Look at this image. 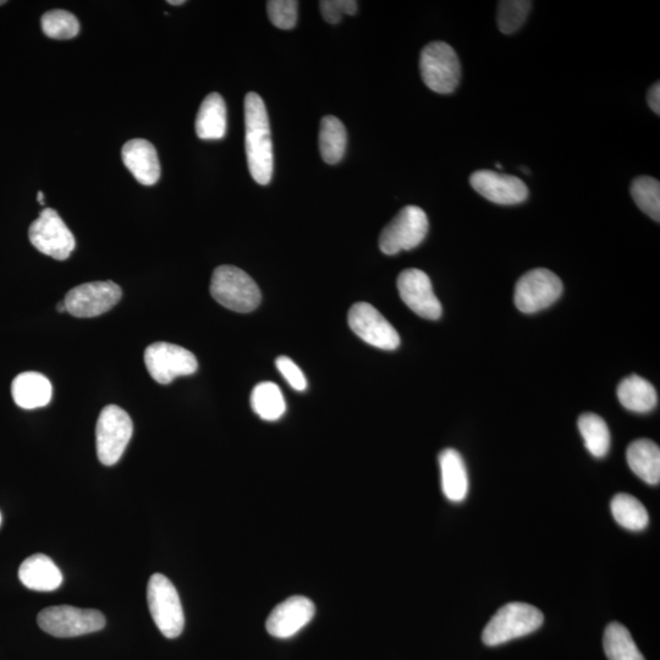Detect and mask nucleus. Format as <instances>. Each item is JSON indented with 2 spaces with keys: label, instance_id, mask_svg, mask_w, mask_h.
I'll use <instances>...</instances> for the list:
<instances>
[{
  "label": "nucleus",
  "instance_id": "9d476101",
  "mask_svg": "<svg viewBox=\"0 0 660 660\" xmlns=\"http://www.w3.org/2000/svg\"><path fill=\"white\" fill-rule=\"evenodd\" d=\"M31 244L54 260L65 261L75 250L73 233L55 209L44 208L29 229Z\"/></svg>",
  "mask_w": 660,
  "mask_h": 660
},
{
  "label": "nucleus",
  "instance_id": "b1692460",
  "mask_svg": "<svg viewBox=\"0 0 660 660\" xmlns=\"http://www.w3.org/2000/svg\"><path fill=\"white\" fill-rule=\"evenodd\" d=\"M348 145V134L343 123L333 115H327L321 121L319 129V151L323 161L337 164L344 158Z\"/></svg>",
  "mask_w": 660,
  "mask_h": 660
},
{
  "label": "nucleus",
  "instance_id": "393cba45",
  "mask_svg": "<svg viewBox=\"0 0 660 660\" xmlns=\"http://www.w3.org/2000/svg\"><path fill=\"white\" fill-rule=\"evenodd\" d=\"M251 406L253 412L264 421H277L286 411L282 390L272 382H263L253 388Z\"/></svg>",
  "mask_w": 660,
  "mask_h": 660
},
{
  "label": "nucleus",
  "instance_id": "c9c22d12",
  "mask_svg": "<svg viewBox=\"0 0 660 660\" xmlns=\"http://www.w3.org/2000/svg\"><path fill=\"white\" fill-rule=\"evenodd\" d=\"M57 310L59 313L66 312V306L64 300L59 302V304L57 305Z\"/></svg>",
  "mask_w": 660,
  "mask_h": 660
},
{
  "label": "nucleus",
  "instance_id": "4be33fe9",
  "mask_svg": "<svg viewBox=\"0 0 660 660\" xmlns=\"http://www.w3.org/2000/svg\"><path fill=\"white\" fill-rule=\"evenodd\" d=\"M627 464L635 475L651 486L660 482V449L649 439H637L626 451Z\"/></svg>",
  "mask_w": 660,
  "mask_h": 660
},
{
  "label": "nucleus",
  "instance_id": "58836bf2",
  "mask_svg": "<svg viewBox=\"0 0 660 660\" xmlns=\"http://www.w3.org/2000/svg\"><path fill=\"white\" fill-rule=\"evenodd\" d=\"M5 3H7V2H5V0H0V5H3Z\"/></svg>",
  "mask_w": 660,
  "mask_h": 660
},
{
  "label": "nucleus",
  "instance_id": "0eeeda50",
  "mask_svg": "<svg viewBox=\"0 0 660 660\" xmlns=\"http://www.w3.org/2000/svg\"><path fill=\"white\" fill-rule=\"evenodd\" d=\"M132 433H134V425L128 412L117 405L104 407L96 427L99 461L106 466L117 464L130 443Z\"/></svg>",
  "mask_w": 660,
  "mask_h": 660
},
{
  "label": "nucleus",
  "instance_id": "4468645a",
  "mask_svg": "<svg viewBox=\"0 0 660 660\" xmlns=\"http://www.w3.org/2000/svg\"><path fill=\"white\" fill-rule=\"evenodd\" d=\"M398 290L401 300L416 315L432 321L442 316L443 308L434 294L431 279L421 269L410 268L401 272Z\"/></svg>",
  "mask_w": 660,
  "mask_h": 660
},
{
  "label": "nucleus",
  "instance_id": "f257e3e1",
  "mask_svg": "<svg viewBox=\"0 0 660 660\" xmlns=\"http://www.w3.org/2000/svg\"><path fill=\"white\" fill-rule=\"evenodd\" d=\"M245 146L250 174L257 184L271 183L273 143L268 112L263 99L255 92L245 97Z\"/></svg>",
  "mask_w": 660,
  "mask_h": 660
},
{
  "label": "nucleus",
  "instance_id": "f704fd0d",
  "mask_svg": "<svg viewBox=\"0 0 660 660\" xmlns=\"http://www.w3.org/2000/svg\"><path fill=\"white\" fill-rule=\"evenodd\" d=\"M648 104L649 107L657 115L660 114V85L656 82L648 91Z\"/></svg>",
  "mask_w": 660,
  "mask_h": 660
},
{
  "label": "nucleus",
  "instance_id": "e433bc0d",
  "mask_svg": "<svg viewBox=\"0 0 660 660\" xmlns=\"http://www.w3.org/2000/svg\"><path fill=\"white\" fill-rule=\"evenodd\" d=\"M185 3V0H169L168 2V4L175 5V7H179V5H183Z\"/></svg>",
  "mask_w": 660,
  "mask_h": 660
},
{
  "label": "nucleus",
  "instance_id": "c85d7f7f",
  "mask_svg": "<svg viewBox=\"0 0 660 660\" xmlns=\"http://www.w3.org/2000/svg\"><path fill=\"white\" fill-rule=\"evenodd\" d=\"M631 195L638 208L648 217L659 223L660 220V184L651 176H640L632 181Z\"/></svg>",
  "mask_w": 660,
  "mask_h": 660
},
{
  "label": "nucleus",
  "instance_id": "dca6fc26",
  "mask_svg": "<svg viewBox=\"0 0 660 660\" xmlns=\"http://www.w3.org/2000/svg\"><path fill=\"white\" fill-rule=\"evenodd\" d=\"M316 605L304 596H294L277 605L269 614L266 627L269 635L290 638L315 618Z\"/></svg>",
  "mask_w": 660,
  "mask_h": 660
},
{
  "label": "nucleus",
  "instance_id": "423d86ee",
  "mask_svg": "<svg viewBox=\"0 0 660 660\" xmlns=\"http://www.w3.org/2000/svg\"><path fill=\"white\" fill-rule=\"evenodd\" d=\"M420 70L426 86L440 95H449L459 86L460 60L454 48L448 43L427 44L421 53Z\"/></svg>",
  "mask_w": 660,
  "mask_h": 660
},
{
  "label": "nucleus",
  "instance_id": "a878e982",
  "mask_svg": "<svg viewBox=\"0 0 660 660\" xmlns=\"http://www.w3.org/2000/svg\"><path fill=\"white\" fill-rule=\"evenodd\" d=\"M603 646L608 660H646L630 631L620 623H612L607 626Z\"/></svg>",
  "mask_w": 660,
  "mask_h": 660
},
{
  "label": "nucleus",
  "instance_id": "aec40b11",
  "mask_svg": "<svg viewBox=\"0 0 660 660\" xmlns=\"http://www.w3.org/2000/svg\"><path fill=\"white\" fill-rule=\"evenodd\" d=\"M440 477L445 497L450 502H464L469 493V475L459 451L445 449L439 454Z\"/></svg>",
  "mask_w": 660,
  "mask_h": 660
},
{
  "label": "nucleus",
  "instance_id": "cd10ccee",
  "mask_svg": "<svg viewBox=\"0 0 660 660\" xmlns=\"http://www.w3.org/2000/svg\"><path fill=\"white\" fill-rule=\"evenodd\" d=\"M579 429L585 447L594 458H604L610 448V433L607 423L596 414H583L579 418Z\"/></svg>",
  "mask_w": 660,
  "mask_h": 660
},
{
  "label": "nucleus",
  "instance_id": "ddd939ff",
  "mask_svg": "<svg viewBox=\"0 0 660 660\" xmlns=\"http://www.w3.org/2000/svg\"><path fill=\"white\" fill-rule=\"evenodd\" d=\"M349 326L365 343L382 350H395L400 345V335L388 319L367 302H357L350 308Z\"/></svg>",
  "mask_w": 660,
  "mask_h": 660
},
{
  "label": "nucleus",
  "instance_id": "bb28decb",
  "mask_svg": "<svg viewBox=\"0 0 660 660\" xmlns=\"http://www.w3.org/2000/svg\"><path fill=\"white\" fill-rule=\"evenodd\" d=\"M610 508L615 521L626 530L642 531L648 526L649 516L645 505L630 494H616Z\"/></svg>",
  "mask_w": 660,
  "mask_h": 660
},
{
  "label": "nucleus",
  "instance_id": "2eb2a0df",
  "mask_svg": "<svg viewBox=\"0 0 660 660\" xmlns=\"http://www.w3.org/2000/svg\"><path fill=\"white\" fill-rule=\"evenodd\" d=\"M470 183L477 194L497 205H519L528 197V189L524 181L516 176L493 172V170H477L471 175Z\"/></svg>",
  "mask_w": 660,
  "mask_h": 660
},
{
  "label": "nucleus",
  "instance_id": "2f4dec72",
  "mask_svg": "<svg viewBox=\"0 0 660 660\" xmlns=\"http://www.w3.org/2000/svg\"><path fill=\"white\" fill-rule=\"evenodd\" d=\"M268 18L278 29H294L299 3L296 0H271L267 3Z\"/></svg>",
  "mask_w": 660,
  "mask_h": 660
},
{
  "label": "nucleus",
  "instance_id": "72a5a7b5",
  "mask_svg": "<svg viewBox=\"0 0 660 660\" xmlns=\"http://www.w3.org/2000/svg\"><path fill=\"white\" fill-rule=\"evenodd\" d=\"M275 365H277L278 371L282 373V376L291 388L297 390V392H304L306 390L307 381L305 374L293 360L286 356H280L275 361Z\"/></svg>",
  "mask_w": 660,
  "mask_h": 660
},
{
  "label": "nucleus",
  "instance_id": "6e6552de",
  "mask_svg": "<svg viewBox=\"0 0 660 660\" xmlns=\"http://www.w3.org/2000/svg\"><path fill=\"white\" fill-rule=\"evenodd\" d=\"M428 229L425 211L417 206H407L383 229L379 236V249L388 256L415 249L426 239Z\"/></svg>",
  "mask_w": 660,
  "mask_h": 660
},
{
  "label": "nucleus",
  "instance_id": "f8f14e48",
  "mask_svg": "<svg viewBox=\"0 0 660 660\" xmlns=\"http://www.w3.org/2000/svg\"><path fill=\"white\" fill-rule=\"evenodd\" d=\"M123 296L118 284L107 282L85 283L73 288L66 294L64 302L66 312L77 318H93L112 310Z\"/></svg>",
  "mask_w": 660,
  "mask_h": 660
},
{
  "label": "nucleus",
  "instance_id": "412c9836",
  "mask_svg": "<svg viewBox=\"0 0 660 660\" xmlns=\"http://www.w3.org/2000/svg\"><path fill=\"white\" fill-rule=\"evenodd\" d=\"M228 114L224 98L217 92L203 99L196 118V134L201 140L217 141L227 134Z\"/></svg>",
  "mask_w": 660,
  "mask_h": 660
},
{
  "label": "nucleus",
  "instance_id": "1a4fd4ad",
  "mask_svg": "<svg viewBox=\"0 0 660 660\" xmlns=\"http://www.w3.org/2000/svg\"><path fill=\"white\" fill-rule=\"evenodd\" d=\"M563 283L557 274L536 268L522 275L515 286V305L521 312L536 313L552 306L563 294Z\"/></svg>",
  "mask_w": 660,
  "mask_h": 660
},
{
  "label": "nucleus",
  "instance_id": "7c9ffc66",
  "mask_svg": "<svg viewBox=\"0 0 660 660\" xmlns=\"http://www.w3.org/2000/svg\"><path fill=\"white\" fill-rule=\"evenodd\" d=\"M532 7L527 0H504L498 4V27L505 35H511L525 24Z\"/></svg>",
  "mask_w": 660,
  "mask_h": 660
},
{
  "label": "nucleus",
  "instance_id": "f3484780",
  "mask_svg": "<svg viewBox=\"0 0 660 660\" xmlns=\"http://www.w3.org/2000/svg\"><path fill=\"white\" fill-rule=\"evenodd\" d=\"M121 158L140 184L151 186L161 178V163L156 147L150 141L134 139L126 142Z\"/></svg>",
  "mask_w": 660,
  "mask_h": 660
},
{
  "label": "nucleus",
  "instance_id": "5701e85b",
  "mask_svg": "<svg viewBox=\"0 0 660 660\" xmlns=\"http://www.w3.org/2000/svg\"><path fill=\"white\" fill-rule=\"evenodd\" d=\"M618 398L625 409L637 414H646L658 404L656 388L645 378L632 374L621 381L618 387Z\"/></svg>",
  "mask_w": 660,
  "mask_h": 660
},
{
  "label": "nucleus",
  "instance_id": "f03ea898",
  "mask_svg": "<svg viewBox=\"0 0 660 660\" xmlns=\"http://www.w3.org/2000/svg\"><path fill=\"white\" fill-rule=\"evenodd\" d=\"M544 615L536 607L527 603H509L500 608L484 627V645L495 647L513 641L515 638L532 634L543 625Z\"/></svg>",
  "mask_w": 660,
  "mask_h": 660
},
{
  "label": "nucleus",
  "instance_id": "4c0bfd02",
  "mask_svg": "<svg viewBox=\"0 0 660 660\" xmlns=\"http://www.w3.org/2000/svg\"><path fill=\"white\" fill-rule=\"evenodd\" d=\"M37 201H38V203H40L41 206L44 205V194H43L42 191L38 192Z\"/></svg>",
  "mask_w": 660,
  "mask_h": 660
},
{
  "label": "nucleus",
  "instance_id": "39448f33",
  "mask_svg": "<svg viewBox=\"0 0 660 660\" xmlns=\"http://www.w3.org/2000/svg\"><path fill=\"white\" fill-rule=\"evenodd\" d=\"M37 623L49 635L69 638L101 631L106 626V618L95 609L55 605L43 609L37 616Z\"/></svg>",
  "mask_w": 660,
  "mask_h": 660
},
{
  "label": "nucleus",
  "instance_id": "a211bd4d",
  "mask_svg": "<svg viewBox=\"0 0 660 660\" xmlns=\"http://www.w3.org/2000/svg\"><path fill=\"white\" fill-rule=\"evenodd\" d=\"M19 579L32 591L52 592L62 585L63 574L47 555L35 554L21 564Z\"/></svg>",
  "mask_w": 660,
  "mask_h": 660
},
{
  "label": "nucleus",
  "instance_id": "20e7f679",
  "mask_svg": "<svg viewBox=\"0 0 660 660\" xmlns=\"http://www.w3.org/2000/svg\"><path fill=\"white\" fill-rule=\"evenodd\" d=\"M148 608L154 624L162 635L176 638L183 634L185 615L178 591L172 581L162 574H154L148 581Z\"/></svg>",
  "mask_w": 660,
  "mask_h": 660
},
{
  "label": "nucleus",
  "instance_id": "6ab92c4d",
  "mask_svg": "<svg viewBox=\"0 0 660 660\" xmlns=\"http://www.w3.org/2000/svg\"><path fill=\"white\" fill-rule=\"evenodd\" d=\"M15 404L25 410L40 409L51 403L52 383L38 372H24L15 377L11 384Z\"/></svg>",
  "mask_w": 660,
  "mask_h": 660
},
{
  "label": "nucleus",
  "instance_id": "7ed1b4c3",
  "mask_svg": "<svg viewBox=\"0 0 660 660\" xmlns=\"http://www.w3.org/2000/svg\"><path fill=\"white\" fill-rule=\"evenodd\" d=\"M211 295L218 304L238 313L255 311L261 304V290L242 269L220 266L213 272Z\"/></svg>",
  "mask_w": 660,
  "mask_h": 660
},
{
  "label": "nucleus",
  "instance_id": "ea45409f",
  "mask_svg": "<svg viewBox=\"0 0 660 660\" xmlns=\"http://www.w3.org/2000/svg\"><path fill=\"white\" fill-rule=\"evenodd\" d=\"M0 525H2V514H0Z\"/></svg>",
  "mask_w": 660,
  "mask_h": 660
},
{
  "label": "nucleus",
  "instance_id": "c756f323",
  "mask_svg": "<svg viewBox=\"0 0 660 660\" xmlns=\"http://www.w3.org/2000/svg\"><path fill=\"white\" fill-rule=\"evenodd\" d=\"M44 35L53 40H70L80 31V22L66 10H51L42 16Z\"/></svg>",
  "mask_w": 660,
  "mask_h": 660
},
{
  "label": "nucleus",
  "instance_id": "473e14b6",
  "mask_svg": "<svg viewBox=\"0 0 660 660\" xmlns=\"http://www.w3.org/2000/svg\"><path fill=\"white\" fill-rule=\"evenodd\" d=\"M323 19L328 24H338L344 15H355L357 2L355 0H322L319 2Z\"/></svg>",
  "mask_w": 660,
  "mask_h": 660
},
{
  "label": "nucleus",
  "instance_id": "9b49d317",
  "mask_svg": "<svg viewBox=\"0 0 660 660\" xmlns=\"http://www.w3.org/2000/svg\"><path fill=\"white\" fill-rule=\"evenodd\" d=\"M148 373L159 384H169L175 378L191 376L197 371L196 356L183 346L170 343H154L145 351Z\"/></svg>",
  "mask_w": 660,
  "mask_h": 660
}]
</instances>
